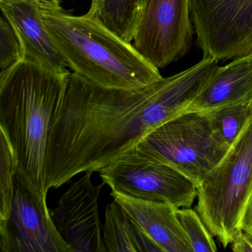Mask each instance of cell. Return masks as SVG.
<instances>
[{"label":"cell","mask_w":252,"mask_h":252,"mask_svg":"<svg viewBox=\"0 0 252 252\" xmlns=\"http://www.w3.org/2000/svg\"><path fill=\"white\" fill-rule=\"evenodd\" d=\"M231 248L235 252H252V239L241 230L231 243Z\"/></svg>","instance_id":"cell-21"},{"label":"cell","mask_w":252,"mask_h":252,"mask_svg":"<svg viewBox=\"0 0 252 252\" xmlns=\"http://www.w3.org/2000/svg\"><path fill=\"white\" fill-rule=\"evenodd\" d=\"M53 39L72 72L103 88L138 90L162 79L132 43L117 35L93 14L75 16L62 7H41Z\"/></svg>","instance_id":"cell-3"},{"label":"cell","mask_w":252,"mask_h":252,"mask_svg":"<svg viewBox=\"0 0 252 252\" xmlns=\"http://www.w3.org/2000/svg\"><path fill=\"white\" fill-rule=\"evenodd\" d=\"M219 68L211 58L138 90L103 88L69 72L49 136L47 189L99 172L154 129L185 112Z\"/></svg>","instance_id":"cell-1"},{"label":"cell","mask_w":252,"mask_h":252,"mask_svg":"<svg viewBox=\"0 0 252 252\" xmlns=\"http://www.w3.org/2000/svg\"><path fill=\"white\" fill-rule=\"evenodd\" d=\"M143 1H144V0H143ZM142 4H143V3H142Z\"/></svg>","instance_id":"cell-26"},{"label":"cell","mask_w":252,"mask_h":252,"mask_svg":"<svg viewBox=\"0 0 252 252\" xmlns=\"http://www.w3.org/2000/svg\"><path fill=\"white\" fill-rule=\"evenodd\" d=\"M215 128L229 145L238 137L252 115V104L228 105L205 111Z\"/></svg>","instance_id":"cell-16"},{"label":"cell","mask_w":252,"mask_h":252,"mask_svg":"<svg viewBox=\"0 0 252 252\" xmlns=\"http://www.w3.org/2000/svg\"><path fill=\"white\" fill-rule=\"evenodd\" d=\"M111 196L163 252H192L179 223L176 207L115 192H111Z\"/></svg>","instance_id":"cell-12"},{"label":"cell","mask_w":252,"mask_h":252,"mask_svg":"<svg viewBox=\"0 0 252 252\" xmlns=\"http://www.w3.org/2000/svg\"><path fill=\"white\" fill-rule=\"evenodd\" d=\"M143 0H92L88 12L111 31L132 43Z\"/></svg>","instance_id":"cell-15"},{"label":"cell","mask_w":252,"mask_h":252,"mask_svg":"<svg viewBox=\"0 0 252 252\" xmlns=\"http://www.w3.org/2000/svg\"><path fill=\"white\" fill-rule=\"evenodd\" d=\"M4 1V0H0V2H1V1Z\"/></svg>","instance_id":"cell-25"},{"label":"cell","mask_w":252,"mask_h":252,"mask_svg":"<svg viewBox=\"0 0 252 252\" xmlns=\"http://www.w3.org/2000/svg\"><path fill=\"white\" fill-rule=\"evenodd\" d=\"M15 170L16 162L13 150L0 126V221L8 216Z\"/></svg>","instance_id":"cell-18"},{"label":"cell","mask_w":252,"mask_h":252,"mask_svg":"<svg viewBox=\"0 0 252 252\" xmlns=\"http://www.w3.org/2000/svg\"><path fill=\"white\" fill-rule=\"evenodd\" d=\"M252 185V115L224 156L197 186L195 211L226 247L240 232L241 211Z\"/></svg>","instance_id":"cell-4"},{"label":"cell","mask_w":252,"mask_h":252,"mask_svg":"<svg viewBox=\"0 0 252 252\" xmlns=\"http://www.w3.org/2000/svg\"><path fill=\"white\" fill-rule=\"evenodd\" d=\"M0 233L4 252H72L52 220L47 198L16 169L10 210L0 221Z\"/></svg>","instance_id":"cell-9"},{"label":"cell","mask_w":252,"mask_h":252,"mask_svg":"<svg viewBox=\"0 0 252 252\" xmlns=\"http://www.w3.org/2000/svg\"><path fill=\"white\" fill-rule=\"evenodd\" d=\"M17 36L2 13L0 14V70L4 71L20 60Z\"/></svg>","instance_id":"cell-19"},{"label":"cell","mask_w":252,"mask_h":252,"mask_svg":"<svg viewBox=\"0 0 252 252\" xmlns=\"http://www.w3.org/2000/svg\"><path fill=\"white\" fill-rule=\"evenodd\" d=\"M176 215L192 252L217 251L213 235L195 210L177 208Z\"/></svg>","instance_id":"cell-17"},{"label":"cell","mask_w":252,"mask_h":252,"mask_svg":"<svg viewBox=\"0 0 252 252\" xmlns=\"http://www.w3.org/2000/svg\"><path fill=\"white\" fill-rule=\"evenodd\" d=\"M240 104L252 105V53L219 66L186 111H208Z\"/></svg>","instance_id":"cell-13"},{"label":"cell","mask_w":252,"mask_h":252,"mask_svg":"<svg viewBox=\"0 0 252 252\" xmlns=\"http://www.w3.org/2000/svg\"><path fill=\"white\" fill-rule=\"evenodd\" d=\"M42 8L57 9L62 7V0H35Z\"/></svg>","instance_id":"cell-22"},{"label":"cell","mask_w":252,"mask_h":252,"mask_svg":"<svg viewBox=\"0 0 252 252\" xmlns=\"http://www.w3.org/2000/svg\"><path fill=\"white\" fill-rule=\"evenodd\" d=\"M238 228L252 239V185L241 211Z\"/></svg>","instance_id":"cell-20"},{"label":"cell","mask_w":252,"mask_h":252,"mask_svg":"<svg viewBox=\"0 0 252 252\" xmlns=\"http://www.w3.org/2000/svg\"><path fill=\"white\" fill-rule=\"evenodd\" d=\"M0 252H4V250H3L2 238H1V233H0Z\"/></svg>","instance_id":"cell-23"},{"label":"cell","mask_w":252,"mask_h":252,"mask_svg":"<svg viewBox=\"0 0 252 252\" xmlns=\"http://www.w3.org/2000/svg\"><path fill=\"white\" fill-rule=\"evenodd\" d=\"M193 34L189 0H144L132 44L162 69L189 51Z\"/></svg>","instance_id":"cell-7"},{"label":"cell","mask_w":252,"mask_h":252,"mask_svg":"<svg viewBox=\"0 0 252 252\" xmlns=\"http://www.w3.org/2000/svg\"><path fill=\"white\" fill-rule=\"evenodd\" d=\"M50 210L52 220L72 252H106L98 202L104 183L93 184V172H86Z\"/></svg>","instance_id":"cell-10"},{"label":"cell","mask_w":252,"mask_h":252,"mask_svg":"<svg viewBox=\"0 0 252 252\" xmlns=\"http://www.w3.org/2000/svg\"><path fill=\"white\" fill-rule=\"evenodd\" d=\"M112 192L126 196L189 208L197 198V186L173 167L144 153L135 145L100 171Z\"/></svg>","instance_id":"cell-6"},{"label":"cell","mask_w":252,"mask_h":252,"mask_svg":"<svg viewBox=\"0 0 252 252\" xmlns=\"http://www.w3.org/2000/svg\"><path fill=\"white\" fill-rule=\"evenodd\" d=\"M203 58L227 60L252 53V0H189Z\"/></svg>","instance_id":"cell-8"},{"label":"cell","mask_w":252,"mask_h":252,"mask_svg":"<svg viewBox=\"0 0 252 252\" xmlns=\"http://www.w3.org/2000/svg\"><path fill=\"white\" fill-rule=\"evenodd\" d=\"M136 146L152 159L180 172L198 186L230 145L215 128L205 111H186L154 129Z\"/></svg>","instance_id":"cell-5"},{"label":"cell","mask_w":252,"mask_h":252,"mask_svg":"<svg viewBox=\"0 0 252 252\" xmlns=\"http://www.w3.org/2000/svg\"><path fill=\"white\" fill-rule=\"evenodd\" d=\"M103 238L106 252H163L115 201L106 207Z\"/></svg>","instance_id":"cell-14"},{"label":"cell","mask_w":252,"mask_h":252,"mask_svg":"<svg viewBox=\"0 0 252 252\" xmlns=\"http://www.w3.org/2000/svg\"><path fill=\"white\" fill-rule=\"evenodd\" d=\"M69 72L19 60L6 70L0 84V126L16 169L45 198L49 136Z\"/></svg>","instance_id":"cell-2"},{"label":"cell","mask_w":252,"mask_h":252,"mask_svg":"<svg viewBox=\"0 0 252 252\" xmlns=\"http://www.w3.org/2000/svg\"><path fill=\"white\" fill-rule=\"evenodd\" d=\"M5 71L6 70H4V71H1V70H0V84H1V80H2L4 73H5Z\"/></svg>","instance_id":"cell-24"},{"label":"cell","mask_w":252,"mask_h":252,"mask_svg":"<svg viewBox=\"0 0 252 252\" xmlns=\"http://www.w3.org/2000/svg\"><path fill=\"white\" fill-rule=\"evenodd\" d=\"M0 10L17 36L20 60L39 64L59 72H69L67 65L41 16L35 0H4Z\"/></svg>","instance_id":"cell-11"}]
</instances>
